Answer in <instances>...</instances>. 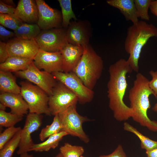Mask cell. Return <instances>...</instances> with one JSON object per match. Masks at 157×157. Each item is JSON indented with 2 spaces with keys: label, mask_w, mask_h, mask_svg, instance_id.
<instances>
[{
  "label": "cell",
  "mask_w": 157,
  "mask_h": 157,
  "mask_svg": "<svg viewBox=\"0 0 157 157\" xmlns=\"http://www.w3.org/2000/svg\"><path fill=\"white\" fill-rule=\"evenodd\" d=\"M18 77L32 83L45 91L49 96L56 84L57 80L53 75L45 71H41L35 65L33 61L27 68L15 72Z\"/></svg>",
  "instance_id": "9"
},
{
  "label": "cell",
  "mask_w": 157,
  "mask_h": 157,
  "mask_svg": "<svg viewBox=\"0 0 157 157\" xmlns=\"http://www.w3.org/2000/svg\"><path fill=\"white\" fill-rule=\"evenodd\" d=\"M58 115L63 127V131L68 135L77 137L86 143L89 142V139L84 131L82 125L84 122L90 120L78 113L76 105L69 107Z\"/></svg>",
  "instance_id": "6"
},
{
  "label": "cell",
  "mask_w": 157,
  "mask_h": 157,
  "mask_svg": "<svg viewBox=\"0 0 157 157\" xmlns=\"http://www.w3.org/2000/svg\"><path fill=\"white\" fill-rule=\"evenodd\" d=\"M10 56L33 59L40 48L35 39H24L15 37L6 42Z\"/></svg>",
  "instance_id": "14"
},
{
  "label": "cell",
  "mask_w": 157,
  "mask_h": 157,
  "mask_svg": "<svg viewBox=\"0 0 157 157\" xmlns=\"http://www.w3.org/2000/svg\"><path fill=\"white\" fill-rule=\"evenodd\" d=\"M77 102V96L58 81L54 87L52 94L49 96L48 105L51 115L54 116L76 105Z\"/></svg>",
  "instance_id": "7"
},
{
  "label": "cell",
  "mask_w": 157,
  "mask_h": 157,
  "mask_svg": "<svg viewBox=\"0 0 157 157\" xmlns=\"http://www.w3.org/2000/svg\"><path fill=\"white\" fill-rule=\"evenodd\" d=\"M123 129L125 131L131 132L138 137L141 141L140 146L142 149L150 151L157 149V141L144 135L128 123L124 122Z\"/></svg>",
  "instance_id": "24"
},
{
  "label": "cell",
  "mask_w": 157,
  "mask_h": 157,
  "mask_svg": "<svg viewBox=\"0 0 157 157\" xmlns=\"http://www.w3.org/2000/svg\"><path fill=\"white\" fill-rule=\"evenodd\" d=\"M22 129L0 149V157H13L14 152L19 145Z\"/></svg>",
  "instance_id": "27"
},
{
  "label": "cell",
  "mask_w": 157,
  "mask_h": 157,
  "mask_svg": "<svg viewBox=\"0 0 157 157\" xmlns=\"http://www.w3.org/2000/svg\"><path fill=\"white\" fill-rule=\"evenodd\" d=\"M43 116L41 114L29 113L27 115L23 128L22 129L17 154L21 155L30 151L34 144L31 134L38 130L42 123Z\"/></svg>",
  "instance_id": "11"
},
{
  "label": "cell",
  "mask_w": 157,
  "mask_h": 157,
  "mask_svg": "<svg viewBox=\"0 0 157 157\" xmlns=\"http://www.w3.org/2000/svg\"><path fill=\"white\" fill-rule=\"evenodd\" d=\"M15 14L22 22L37 24L38 9L36 1L19 0L15 8Z\"/></svg>",
  "instance_id": "17"
},
{
  "label": "cell",
  "mask_w": 157,
  "mask_h": 157,
  "mask_svg": "<svg viewBox=\"0 0 157 157\" xmlns=\"http://www.w3.org/2000/svg\"><path fill=\"white\" fill-rule=\"evenodd\" d=\"M68 135L64 131L52 135L42 142L34 144L30 151H48L51 149H54L58 146L60 141L65 136Z\"/></svg>",
  "instance_id": "22"
},
{
  "label": "cell",
  "mask_w": 157,
  "mask_h": 157,
  "mask_svg": "<svg viewBox=\"0 0 157 157\" xmlns=\"http://www.w3.org/2000/svg\"><path fill=\"white\" fill-rule=\"evenodd\" d=\"M54 116L51 124L42 129L39 135L41 141H44L50 136L63 131V127L58 114Z\"/></svg>",
  "instance_id": "25"
},
{
  "label": "cell",
  "mask_w": 157,
  "mask_h": 157,
  "mask_svg": "<svg viewBox=\"0 0 157 157\" xmlns=\"http://www.w3.org/2000/svg\"><path fill=\"white\" fill-rule=\"evenodd\" d=\"M149 81L143 74L138 73L133 85L129 91L130 107L133 111L132 118L141 126L149 130L157 132V121L151 120L148 116L147 110L151 106L149 97L154 96L149 86Z\"/></svg>",
  "instance_id": "2"
},
{
  "label": "cell",
  "mask_w": 157,
  "mask_h": 157,
  "mask_svg": "<svg viewBox=\"0 0 157 157\" xmlns=\"http://www.w3.org/2000/svg\"><path fill=\"white\" fill-rule=\"evenodd\" d=\"M58 1L61 9L62 26L67 28L70 19H73L75 21L77 20L72 10L71 0H58Z\"/></svg>",
  "instance_id": "26"
},
{
  "label": "cell",
  "mask_w": 157,
  "mask_h": 157,
  "mask_svg": "<svg viewBox=\"0 0 157 157\" xmlns=\"http://www.w3.org/2000/svg\"><path fill=\"white\" fill-rule=\"evenodd\" d=\"M151 0H134L135 8L139 17L142 20L149 21L150 17L148 10Z\"/></svg>",
  "instance_id": "31"
},
{
  "label": "cell",
  "mask_w": 157,
  "mask_h": 157,
  "mask_svg": "<svg viewBox=\"0 0 157 157\" xmlns=\"http://www.w3.org/2000/svg\"><path fill=\"white\" fill-rule=\"evenodd\" d=\"M149 73L152 77V79L149 81V86L154 92V96L157 98V70L155 71L151 70Z\"/></svg>",
  "instance_id": "34"
},
{
  "label": "cell",
  "mask_w": 157,
  "mask_h": 157,
  "mask_svg": "<svg viewBox=\"0 0 157 157\" xmlns=\"http://www.w3.org/2000/svg\"><path fill=\"white\" fill-rule=\"evenodd\" d=\"M33 61L32 59L10 56L5 62L0 63V70L11 72L24 70Z\"/></svg>",
  "instance_id": "20"
},
{
  "label": "cell",
  "mask_w": 157,
  "mask_h": 157,
  "mask_svg": "<svg viewBox=\"0 0 157 157\" xmlns=\"http://www.w3.org/2000/svg\"><path fill=\"white\" fill-rule=\"evenodd\" d=\"M102 58L89 44L84 47L82 56L72 72L88 88L92 90L102 74Z\"/></svg>",
  "instance_id": "4"
},
{
  "label": "cell",
  "mask_w": 157,
  "mask_h": 157,
  "mask_svg": "<svg viewBox=\"0 0 157 157\" xmlns=\"http://www.w3.org/2000/svg\"><path fill=\"white\" fill-rule=\"evenodd\" d=\"M152 110L155 112H157V102L152 108Z\"/></svg>",
  "instance_id": "42"
},
{
  "label": "cell",
  "mask_w": 157,
  "mask_h": 157,
  "mask_svg": "<svg viewBox=\"0 0 157 157\" xmlns=\"http://www.w3.org/2000/svg\"><path fill=\"white\" fill-rule=\"evenodd\" d=\"M33 63L39 69L50 73L63 72L61 52H50L40 49L33 59Z\"/></svg>",
  "instance_id": "15"
},
{
  "label": "cell",
  "mask_w": 157,
  "mask_h": 157,
  "mask_svg": "<svg viewBox=\"0 0 157 157\" xmlns=\"http://www.w3.org/2000/svg\"><path fill=\"white\" fill-rule=\"evenodd\" d=\"M22 129L20 127L14 126L7 128L0 134V149L9 141L15 135Z\"/></svg>",
  "instance_id": "32"
},
{
  "label": "cell",
  "mask_w": 157,
  "mask_h": 157,
  "mask_svg": "<svg viewBox=\"0 0 157 157\" xmlns=\"http://www.w3.org/2000/svg\"><path fill=\"white\" fill-rule=\"evenodd\" d=\"M23 23L15 15L0 13V24L4 27L14 31Z\"/></svg>",
  "instance_id": "30"
},
{
  "label": "cell",
  "mask_w": 157,
  "mask_h": 157,
  "mask_svg": "<svg viewBox=\"0 0 157 157\" xmlns=\"http://www.w3.org/2000/svg\"><path fill=\"white\" fill-rule=\"evenodd\" d=\"M15 8L7 5L0 1V13L14 15Z\"/></svg>",
  "instance_id": "37"
},
{
  "label": "cell",
  "mask_w": 157,
  "mask_h": 157,
  "mask_svg": "<svg viewBox=\"0 0 157 157\" xmlns=\"http://www.w3.org/2000/svg\"><path fill=\"white\" fill-rule=\"evenodd\" d=\"M15 37V34L14 32L11 31L6 29L4 26L0 25V38L1 41H6L7 42L11 40L10 39Z\"/></svg>",
  "instance_id": "33"
},
{
  "label": "cell",
  "mask_w": 157,
  "mask_h": 157,
  "mask_svg": "<svg viewBox=\"0 0 157 157\" xmlns=\"http://www.w3.org/2000/svg\"><path fill=\"white\" fill-rule=\"evenodd\" d=\"M157 37V28L143 21L129 26L124 42V48L129 54L127 60L133 71L138 73V61L142 49L149 38Z\"/></svg>",
  "instance_id": "3"
},
{
  "label": "cell",
  "mask_w": 157,
  "mask_h": 157,
  "mask_svg": "<svg viewBox=\"0 0 157 157\" xmlns=\"http://www.w3.org/2000/svg\"><path fill=\"white\" fill-rule=\"evenodd\" d=\"M127 60L121 58L109 67V79L107 84L109 107L117 121H126L131 117L133 111L124 103V98L128 86L126 75L133 71Z\"/></svg>",
  "instance_id": "1"
},
{
  "label": "cell",
  "mask_w": 157,
  "mask_h": 157,
  "mask_svg": "<svg viewBox=\"0 0 157 157\" xmlns=\"http://www.w3.org/2000/svg\"><path fill=\"white\" fill-rule=\"evenodd\" d=\"M20 94L27 103L29 113L51 115L48 102L49 96L36 85L26 81L20 83Z\"/></svg>",
  "instance_id": "5"
},
{
  "label": "cell",
  "mask_w": 157,
  "mask_h": 157,
  "mask_svg": "<svg viewBox=\"0 0 157 157\" xmlns=\"http://www.w3.org/2000/svg\"><path fill=\"white\" fill-rule=\"evenodd\" d=\"M84 157L83 156H81V157Z\"/></svg>",
  "instance_id": "44"
},
{
  "label": "cell",
  "mask_w": 157,
  "mask_h": 157,
  "mask_svg": "<svg viewBox=\"0 0 157 157\" xmlns=\"http://www.w3.org/2000/svg\"><path fill=\"white\" fill-rule=\"evenodd\" d=\"M20 157H33L32 154H29L28 152L25 153L20 155Z\"/></svg>",
  "instance_id": "41"
},
{
  "label": "cell",
  "mask_w": 157,
  "mask_h": 157,
  "mask_svg": "<svg viewBox=\"0 0 157 157\" xmlns=\"http://www.w3.org/2000/svg\"><path fill=\"white\" fill-rule=\"evenodd\" d=\"M1 1L5 4L12 6L14 8L15 6V4L13 0H1Z\"/></svg>",
  "instance_id": "40"
},
{
  "label": "cell",
  "mask_w": 157,
  "mask_h": 157,
  "mask_svg": "<svg viewBox=\"0 0 157 157\" xmlns=\"http://www.w3.org/2000/svg\"><path fill=\"white\" fill-rule=\"evenodd\" d=\"M10 56L6 47V43L0 41V63L5 62Z\"/></svg>",
  "instance_id": "36"
},
{
  "label": "cell",
  "mask_w": 157,
  "mask_h": 157,
  "mask_svg": "<svg viewBox=\"0 0 157 157\" xmlns=\"http://www.w3.org/2000/svg\"><path fill=\"white\" fill-rule=\"evenodd\" d=\"M57 157H63L61 154L59 153L56 156Z\"/></svg>",
  "instance_id": "43"
},
{
  "label": "cell",
  "mask_w": 157,
  "mask_h": 157,
  "mask_svg": "<svg viewBox=\"0 0 157 157\" xmlns=\"http://www.w3.org/2000/svg\"><path fill=\"white\" fill-rule=\"evenodd\" d=\"M149 8L151 13L157 17V0L152 1Z\"/></svg>",
  "instance_id": "38"
},
{
  "label": "cell",
  "mask_w": 157,
  "mask_h": 157,
  "mask_svg": "<svg viewBox=\"0 0 157 157\" xmlns=\"http://www.w3.org/2000/svg\"><path fill=\"white\" fill-rule=\"evenodd\" d=\"M38 9L37 24L41 30L62 28L60 11L49 6L43 0H36Z\"/></svg>",
  "instance_id": "12"
},
{
  "label": "cell",
  "mask_w": 157,
  "mask_h": 157,
  "mask_svg": "<svg viewBox=\"0 0 157 157\" xmlns=\"http://www.w3.org/2000/svg\"><path fill=\"white\" fill-rule=\"evenodd\" d=\"M23 117L16 114L0 110V126L1 127L8 128L14 126L17 123L21 121Z\"/></svg>",
  "instance_id": "29"
},
{
  "label": "cell",
  "mask_w": 157,
  "mask_h": 157,
  "mask_svg": "<svg viewBox=\"0 0 157 157\" xmlns=\"http://www.w3.org/2000/svg\"><path fill=\"white\" fill-rule=\"evenodd\" d=\"M0 103L9 108L10 113L23 117L29 110L28 106L20 94L1 92L0 94Z\"/></svg>",
  "instance_id": "18"
},
{
  "label": "cell",
  "mask_w": 157,
  "mask_h": 157,
  "mask_svg": "<svg viewBox=\"0 0 157 157\" xmlns=\"http://www.w3.org/2000/svg\"><path fill=\"white\" fill-rule=\"evenodd\" d=\"M98 157H127V156L122 146L119 144L110 154L108 155H100Z\"/></svg>",
  "instance_id": "35"
},
{
  "label": "cell",
  "mask_w": 157,
  "mask_h": 157,
  "mask_svg": "<svg viewBox=\"0 0 157 157\" xmlns=\"http://www.w3.org/2000/svg\"><path fill=\"white\" fill-rule=\"evenodd\" d=\"M52 74L57 81L64 84L77 96L80 104H83L92 100L94 92L86 87L73 72H57Z\"/></svg>",
  "instance_id": "8"
},
{
  "label": "cell",
  "mask_w": 157,
  "mask_h": 157,
  "mask_svg": "<svg viewBox=\"0 0 157 157\" xmlns=\"http://www.w3.org/2000/svg\"><path fill=\"white\" fill-rule=\"evenodd\" d=\"M91 34L90 24L85 20L71 21L66 28L67 42L74 45L83 47L88 45Z\"/></svg>",
  "instance_id": "13"
},
{
  "label": "cell",
  "mask_w": 157,
  "mask_h": 157,
  "mask_svg": "<svg viewBox=\"0 0 157 157\" xmlns=\"http://www.w3.org/2000/svg\"><path fill=\"white\" fill-rule=\"evenodd\" d=\"M84 47L67 42L61 50L63 72H72L80 61L83 53Z\"/></svg>",
  "instance_id": "16"
},
{
  "label": "cell",
  "mask_w": 157,
  "mask_h": 157,
  "mask_svg": "<svg viewBox=\"0 0 157 157\" xmlns=\"http://www.w3.org/2000/svg\"><path fill=\"white\" fill-rule=\"evenodd\" d=\"M66 28H55L42 30L35 38L40 49L47 52L60 51L68 42Z\"/></svg>",
  "instance_id": "10"
},
{
  "label": "cell",
  "mask_w": 157,
  "mask_h": 157,
  "mask_svg": "<svg viewBox=\"0 0 157 157\" xmlns=\"http://www.w3.org/2000/svg\"><path fill=\"white\" fill-rule=\"evenodd\" d=\"M55 157H57L56 156Z\"/></svg>",
  "instance_id": "45"
},
{
  "label": "cell",
  "mask_w": 157,
  "mask_h": 157,
  "mask_svg": "<svg viewBox=\"0 0 157 157\" xmlns=\"http://www.w3.org/2000/svg\"><path fill=\"white\" fill-rule=\"evenodd\" d=\"M41 30L37 24L23 23L14 31L15 37L24 39H35Z\"/></svg>",
  "instance_id": "23"
},
{
  "label": "cell",
  "mask_w": 157,
  "mask_h": 157,
  "mask_svg": "<svg viewBox=\"0 0 157 157\" xmlns=\"http://www.w3.org/2000/svg\"><path fill=\"white\" fill-rule=\"evenodd\" d=\"M0 90L1 92L20 94V87L11 72L0 70Z\"/></svg>",
  "instance_id": "21"
},
{
  "label": "cell",
  "mask_w": 157,
  "mask_h": 157,
  "mask_svg": "<svg viewBox=\"0 0 157 157\" xmlns=\"http://www.w3.org/2000/svg\"><path fill=\"white\" fill-rule=\"evenodd\" d=\"M107 3L119 9L126 20L135 24L139 21L134 0H108Z\"/></svg>",
  "instance_id": "19"
},
{
  "label": "cell",
  "mask_w": 157,
  "mask_h": 157,
  "mask_svg": "<svg viewBox=\"0 0 157 157\" xmlns=\"http://www.w3.org/2000/svg\"><path fill=\"white\" fill-rule=\"evenodd\" d=\"M147 157H157V149L150 151H146Z\"/></svg>",
  "instance_id": "39"
},
{
  "label": "cell",
  "mask_w": 157,
  "mask_h": 157,
  "mask_svg": "<svg viewBox=\"0 0 157 157\" xmlns=\"http://www.w3.org/2000/svg\"><path fill=\"white\" fill-rule=\"evenodd\" d=\"M59 150L63 157H80L84 151L82 147L73 145L67 142L61 146Z\"/></svg>",
  "instance_id": "28"
}]
</instances>
